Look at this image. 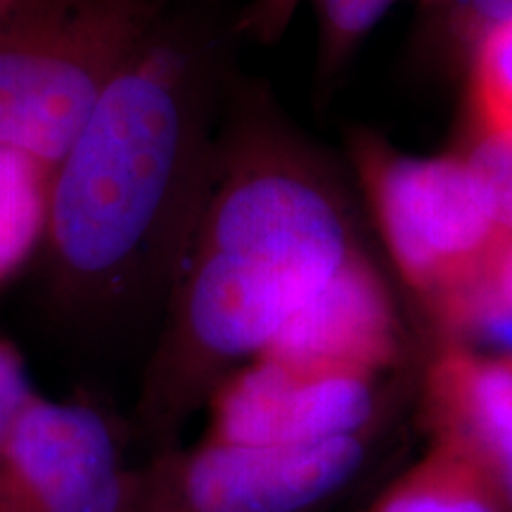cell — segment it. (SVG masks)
<instances>
[{"mask_svg": "<svg viewBox=\"0 0 512 512\" xmlns=\"http://www.w3.org/2000/svg\"><path fill=\"white\" fill-rule=\"evenodd\" d=\"M204 408V437L254 446L323 444L377 430L380 377L259 356L230 373Z\"/></svg>", "mask_w": 512, "mask_h": 512, "instance_id": "52a82bcc", "label": "cell"}, {"mask_svg": "<svg viewBox=\"0 0 512 512\" xmlns=\"http://www.w3.org/2000/svg\"><path fill=\"white\" fill-rule=\"evenodd\" d=\"M460 155L484 178L498 221L505 233H512V128L472 126L470 143Z\"/></svg>", "mask_w": 512, "mask_h": 512, "instance_id": "9a60e30c", "label": "cell"}, {"mask_svg": "<svg viewBox=\"0 0 512 512\" xmlns=\"http://www.w3.org/2000/svg\"><path fill=\"white\" fill-rule=\"evenodd\" d=\"M394 0H313L318 15L320 67L335 69L387 15Z\"/></svg>", "mask_w": 512, "mask_h": 512, "instance_id": "5bb4252c", "label": "cell"}, {"mask_svg": "<svg viewBox=\"0 0 512 512\" xmlns=\"http://www.w3.org/2000/svg\"><path fill=\"white\" fill-rule=\"evenodd\" d=\"M204 53L159 22L53 169L48 290L72 313H112L174 278L200 202Z\"/></svg>", "mask_w": 512, "mask_h": 512, "instance_id": "7a4b0ae2", "label": "cell"}, {"mask_svg": "<svg viewBox=\"0 0 512 512\" xmlns=\"http://www.w3.org/2000/svg\"><path fill=\"white\" fill-rule=\"evenodd\" d=\"M53 169L27 152L0 147V292L43 254Z\"/></svg>", "mask_w": 512, "mask_h": 512, "instance_id": "30bf717a", "label": "cell"}, {"mask_svg": "<svg viewBox=\"0 0 512 512\" xmlns=\"http://www.w3.org/2000/svg\"><path fill=\"white\" fill-rule=\"evenodd\" d=\"M354 162L396 271L432 313L503 240L494 197L463 155L411 157L358 140Z\"/></svg>", "mask_w": 512, "mask_h": 512, "instance_id": "277c9868", "label": "cell"}, {"mask_svg": "<svg viewBox=\"0 0 512 512\" xmlns=\"http://www.w3.org/2000/svg\"><path fill=\"white\" fill-rule=\"evenodd\" d=\"M363 512H508L460 460L427 446Z\"/></svg>", "mask_w": 512, "mask_h": 512, "instance_id": "8fae6325", "label": "cell"}, {"mask_svg": "<svg viewBox=\"0 0 512 512\" xmlns=\"http://www.w3.org/2000/svg\"><path fill=\"white\" fill-rule=\"evenodd\" d=\"M470 102L472 126L512 128V19L475 41Z\"/></svg>", "mask_w": 512, "mask_h": 512, "instance_id": "4fadbf2b", "label": "cell"}, {"mask_svg": "<svg viewBox=\"0 0 512 512\" xmlns=\"http://www.w3.org/2000/svg\"><path fill=\"white\" fill-rule=\"evenodd\" d=\"M128 472L98 406L38 392L0 456V512H121Z\"/></svg>", "mask_w": 512, "mask_h": 512, "instance_id": "8992f818", "label": "cell"}, {"mask_svg": "<svg viewBox=\"0 0 512 512\" xmlns=\"http://www.w3.org/2000/svg\"><path fill=\"white\" fill-rule=\"evenodd\" d=\"M36 394L22 351L8 337L0 335V456Z\"/></svg>", "mask_w": 512, "mask_h": 512, "instance_id": "2e32d148", "label": "cell"}, {"mask_svg": "<svg viewBox=\"0 0 512 512\" xmlns=\"http://www.w3.org/2000/svg\"><path fill=\"white\" fill-rule=\"evenodd\" d=\"M356 249L335 188L283 128L240 121L211 147L140 387L145 439L176 446L216 387L264 354Z\"/></svg>", "mask_w": 512, "mask_h": 512, "instance_id": "6da1fadb", "label": "cell"}, {"mask_svg": "<svg viewBox=\"0 0 512 512\" xmlns=\"http://www.w3.org/2000/svg\"><path fill=\"white\" fill-rule=\"evenodd\" d=\"M420 425L512 512V370L501 356L444 339L422 375Z\"/></svg>", "mask_w": 512, "mask_h": 512, "instance_id": "ba28073f", "label": "cell"}, {"mask_svg": "<svg viewBox=\"0 0 512 512\" xmlns=\"http://www.w3.org/2000/svg\"><path fill=\"white\" fill-rule=\"evenodd\" d=\"M304 0H252L242 12L238 31L259 43H273L285 34Z\"/></svg>", "mask_w": 512, "mask_h": 512, "instance_id": "e0dca14e", "label": "cell"}, {"mask_svg": "<svg viewBox=\"0 0 512 512\" xmlns=\"http://www.w3.org/2000/svg\"><path fill=\"white\" fill-rule=\"evenodd\" d=\"M159 22L157 0H17L0 19V147L55 169Z\"/></svg>", "mask_w": 512, "mask_h": 512, "instance_id": "3957f363", "label": "cell"}, {"mask_svg": "<svg viewBox=\"0 0 512 512\" xmlns=\"http://www.w3.org/2000/svg\"><path fill=\"white\" fill-rule=\"evenodd\" d=\"M373 437L306 446L211 437L176 444L128 472L121 512H320L366 472Z\"/></svg>", "mask_w": 512, "mask_h": 512, "instance_id": "5b68a950", "label": "cell"}, {"mask_svg": "<svg viewBox=\"0 0 512 512\" xmlns=\"http://www.w3.org/2000/svg\"><path fill=\"white\" fill-rule=\"evenodd\" d=\"M508 19H512V0H460V24L472 41Z\"/></svg>", "mask_w": 512, "mask_h": 512, "instance_id": "ac0fdd59", "label": "cell"}, {"mask_svg": "<svg viewBox=\"0 0 512 512\" xmlns=\"http://www.w3.org/2000/svg\"><path fill=\"white\" fill-rule=\"evenodd\" d=\"M15 3H17V0H0V19L8 15V10H10Z\"/></svg>", "mask_w": 512, "mask_h": 512, "instance_id": "d6986e66", "label": "cell"}, {"mask_svg": "<svg viewBox=\"0 0 512 512\" xmlns=\"http://www.w3.org/2000/svg\"><path fill=\"white\" fill-rule=\"evenodd\" d=\"M430 316L453 342L491 339L512 351V233L503 235L479 271Z\"/></svg>", "mask_w": 512, "mask_h": 512, "instance_id": "7c38bea8", "label": "cell"}, {"mask_svg": "<svg viewBox=\"0 0 512 512\" xmlns=\"http://www.w3.org/2000/svg\"><path fill=\"white\" fill-rule=\"evenodd\" d=\"M299 368L382 377L401 356V328L387 285L356 249L306 302L264 354ZM259 358V356H256Z\"/></svg>", "mask_w": 512, "mask_h": 512, "instance_id": "9c48e42d", "label": "cell"}, {"mask_svg": "<svg viewBox=\"0 0 512 512\" xmlns=\"http://www.w3.org/2000/svg\"><path fill=\"white\" fill-rule=\"evenodd\" d=\"M501 358L505 361V366H508V368L512 370V351H508V354H503Z\"/></svg>", "mask_w": 512, "mask_h": 512, "instance_id": "ffe728a7", "label": "cell"}]
</instances>
